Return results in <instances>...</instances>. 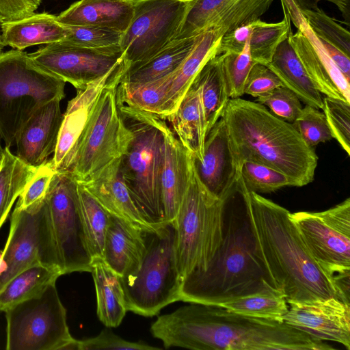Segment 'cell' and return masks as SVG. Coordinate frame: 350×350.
Segmentation results:
<instances>
[{
  "mask_svg": "<svg viewBox=\"0 0 350 350\" xmlns=\"http://www.w3.org/2000/svg\"><path fill=\"white\" fill-rule=\"evenodd\" d=\"M152 336L165 348L196 350H331L334 348L284 322L244 316L224 307L191 303L159 316Z\"/></svg>",
  "mask_w": 350,
  "mask_h": 350,
  "instance_id": "cell-1",
  "label": "cell"
},
{
  "mask_svg": "<svg viewBox=\"0 0 350 350\" xmlns=\"http://www.w3.org/2000/svg\"><path fill=\"white\" fill-rule=\"evenodd\" d=\"M242 199L239 208L228 207L226 201L221 243L204 271H193L183 280L180 301L220 306L254 294H283L268 269Z\"/></svg>",
  "mask_w": 350,
  "mask_h": 350,
  "instance_id": "cell-2",
  "label": "cell"
},
{
  "mask_svg": "<svg viewBox=\"0 0 350 350\" xmlns=\"http://www.w3.org/2000/svg\"><path fill=\"white\" fill-rule=\"evenodd\" d=\"M237 191L248 206L266 264L287 303L338 299L331 277L310 254L291 213L248 191L240 179Z\"/></svg>",
  "mask_w": 350,
  "mask_h": 350,
  "instance_id": "cell-3",
  "label": "cell"
},
{
  "mask_svg": "<svg viewBox=\"0 0 350 350\" xmlns=\"http://www.w3.org/2000/svg\"><path fill=\"white\" fill-rule=\"evenodd\" d=\"M222 118L241 166L248 161L262 163L285 174L294 187L313 180L318 157L291 123L241 98L229 99Z\"/></svg>",
  "mask_w": 350,
  "mask_h": 350,
  "instance_id": "cell-4",
  "label": "cell"
},
{
  "mask_svg": "<svg viewBox=\"0 0 350 350\" xmlns=\"http://www.w3.org/2000/svg\"><path fill=\"white\" fill-rule=\"evenodd\" d=\"M132 133L120 157L121 172L131 196L152 224H165L161 173L164 159L162 117L118 103Z\"/></svg>",
  "mask_w": 350,
  "mask_h": 350,
  "instance_id": "cell-5",
  "label": "cell"
},
{
  "mask_svg": "<svg viewBox=\"0 0 350 350\" xmlns=\"http://www.w3.org/2000/svg\"><path fill=\"white\" fill-rule=\"evenodd\" d=\"M144 250L139 262L120 277L127 310L152 317L180 301L182 280L173 221L155 231H144Z\"/></svg>",
  "mask_w": 350,
  "mask_h": 350,
  "instance_id": "cell-6",
  "label": "cell"
},
{
  "mask_svg": "<svg viewBox=\"0 0 350 350\" xmlns=\"http://www.w3.org/2000/svg\"><path fill=\"white\" fill-rule=\"evenodd\" d=\"M65 84L25 51L0 53V136L5 146L15 144L18 132L40 107L64 98Z\"/></svg>",
  "mask_w": 350,
  "mask_h": 350,
  "instance_id": "cell-7",
  "label": "cell"
},
{
  "mask_svg": "<svg viewBox=\"0 0 350 350\" xmlns=\"http://www.w3.org/2000/svg\"><path fill=\"white\" fill-rule=\"evenodd\" d=\"M225 202L203 185L193 163L189 184L174 220L182 281L193 271H204L219 248L223 237Z\"/></svg>",
  "mask_w": 350,
  "mask_h": 350,
  "instance_id": "cell-8",
  "label": "cell"
},
{
  "mask_svg": "<svg viewBox=\"0 0 350 350\" xmlns=\"http://www.w3.org/2000/svg\"><path fill=\"white\" fill-rule=\"evenodd\" d=\"M64 275L46 198L27 208L15 206L8 237L0 256V290L14 275L33 265Z\"/></svg>",
  "mask_w": 350,
  "mask_h": 350,
  "instance_id": "cell-9",
  "label": "cell"
},
{
  "mask_svg": "<svg viewBox=\"0 0 350 350\" xmlns=\"http://www.w3.org/2000/svg\"><path fill=\"white\" fill-rule=\"evenodd\" d=\"M5 313L8 350H66L75 339L55 282Z\"/></svg>",
  "mask_w": 350,
  "mask_h": 350,
  "instance_id": "cell-10",
  "label": "cell"
},
{
  "mask_svg": "<svg viewBox=\"0 0 350 350\" xmlns=\"http://www.w3.org/2000/svg\"><path fill=\"white\" fill-rule=\"evenodd\" d=\"M124 70L104 88L71 170L78 182H85L121 157L132 133L123 120L117 102V88Z\"/></svg>",
  "mask_w": 350,
  "mask_h": 350,
  "instance_id": "cell-11",
  "label": "cell"
},
{
  "mask_svg": "<svg viewBox=\"0 0 350 350\" xmlns=\"http://www.w3.org/2000/svg\"><path fill=\"white\" fill-rule=\"evenodd\" d=\"M190 0H133V15L120 46L125 71L147 62L178 31Z\"/></svg>",
  "mask_w": 350,
  "mask_h": 350,
  "instance_id": "cell-12",
  "label": "cell"
},
{
  "mask_svg": "<svg viewBox=\"0 0 350 350\" xmlns=\"http://www.w3.org/2000/svg\"><path fill=\"white\" fill-rule=\"evenodd\" d=\"M46 199L64 274L90 272L93 258L82 219L77 181L70 172H56Z\"/></svg>",
  "mask_w": 350,
  "mask_h": 350,
  "instance_id": "cell-13",
  "label": "cell"
},
{
  "mask_svg": "<svg viewBox=\"0 0 350 350\" xmlns=\"http://www.w3.org/2000/svg\"><path fill=\"white\" fill-rule=\"evenodd\" d=\"M29 55L38 66L77 90L125 68L120 44L89 48L63 40L42 46Z\"/></svg>",
  "mask_w": 350,
  "mask_h": 350,
  "instance_id": "cell-14",
  "label": "cell"
},
{
  "mask_svg": "<svg viewBox=\"0 0 350 350\" xmlns=\"http://www.w3.org/2000/svg\"><path fill=\"white\" fill-rule=\"evenodd\" d=\"M290 217L306 247L331 277L350 269V198L321 212H297Z\"/></svg>",
  "mask_w": 350,
  "mask_h": 350,
  "instance_id": "cell-15",
  "label": "cell"
},
{
  "mask_svg": "<svg viewBox=\"0 0 350 350\" xmlns=\"http://www.w3.org/2000/svg\"><path fill=\"white\" fill-rule=\"evenodd\" d=\"M281 2L284 13L297 28V32L291 35V42L312 81L326 96L350 103V81L328 57L299 10L289 0Z\"/></svg>",
  "mask_w": 350,
  "mask_h": 350,
  "instance_id": "cell-16",
  "label": "cell"
},
{
  "mask_svg": "<svg viewBox=\"0 0 350 350\" xmlns=\"http://www.w3.org/2000/svg\"><path fill=\"white\" fill-rule=\"evenodd\" d=\"M197 175L215 198L226 201L237 191L241 165L221 117L206 134L201 161L193 157Z\"/></svg>",
  "mask_w": 350,
  "mask_h": 350,
  "instance_id": "cell-17",
  "label": "cell"
},
{
  "mask_svg": "<svg viewBox=\"0 0 350 350\" xmlns=\"http://www.w3.org/2000/svg\"><path fill=\"white\" fill-rule=\"evenodd\" d=\"M122 68L77 90L63 114L55 150L51 159L57 172H71L79 150L94 113L98 100L110 79Z\"/></svg>",
  "mask_w": 350,
  "mask_h": 350,
  "instance_id": "cell-18",
  "label": "cell"
},
{
  "mask_svg": "<svg viewBox=\"0 0 350 350\" xmlns=\"http://www.w3.org/2000/svg\"><path fill=\"white\" fill-rule=\"evenodd\" d=\"M283 322L321 340L350 350V304L337 298L291 304Z\"/></svg>",
  "mask_w": 350,
  "mask_h": 350,
  "instance_id": "cell-19",
  "label": "cell"
},
{
  "mask_svg": "<svg viewBox=\"0 0 350 350\" xmlns=\"http://www.w3.org/2000/svg\"><path fill=\"white\" fill-rule=\"evenodd\" d=\"M59 99L40 107L18 132L16 157L26 164L38 167L53 154L63 120Z\"/></svg>",
  "mask_w": 350,
  "mask_h": 350,
  "instance_id": "cell-20",
  "label": "cell"
},
{
  "mask_svg": "<svg viewBox=\"0 0 350 350\" xmlns=\"http://www.w3.org/2000/svg\"><path fill=\"white\" fill-rule=\"evenodd\" d=\"M79 183L109 214L135 228L150 232L155 231L162 226L150 223L136 204L122 174L120 157L89 180Z\"/></svg>",
  "mask_w": 350,
  "mask_h": 350,
  "instance_id": "cell-21",
  "label": "cell"
},
{
  "mask_svg": "<svg viewBox=\"0 0 350 350\" xmlns=\"http://www.w3.org/2000/svg\"><path fill=\"white\" fill-rule=\"evenodd\" d=\"M164 159L161 173L162 199L165 221H173L187 190L193 154L179 141L162 118Z\"/></svg>",
  "mask_w": 350,
  "mask_h": 350,
  "instance_id": "cell-22",
  "label": "cell"
},
{
  "mask_svg": "<svg viewBox=\"0 0 350 350\" xmlns=\"http://www.w3.org/2000/svg\"><path fill=\"white\" fill-rule=\"evenodd\" d=\"M133 0H80L57 16L64 25L96 26L124 33L133 15Z\"/></svg>",
  "mask_w": 350,
  "mask_h": 350,
  "instance_id": "cell-23",
  "label": "cell"
},
{
  "mask_svg": "<svg viewBox=\"0 0 350 350\" xmlns=\"http://www.w3.org/2000/svg\"><path fill=\"white\" fill-rule=\"evenodd\" d=\"M1 36L4 46L23 51L29 46L63 40L66 29L57 21L56 15L33 12L16 20L3 21Z\"/></svg>",
  "mask_w": 350,
  "mask_h": 350,
  "instance_id": "cell-24",
  "label": "cell"
},
{
  "mask_svg": "<svg viewBox=\"0 0 350 350\" xmlns=\"http://www.w3.org/2000/svg\"><path fill=\"white\" fill-rule=\"evenodd\" d=\"M165 119L183 145L196 160L201 161L206 129L200 86L196 77L176 110Z\"/></svg>",
  "mask_w": 350,
  "mask_h": 350,
  "instance_id": "cell-25",
  "label": "cell"
},
{
  "mask_svg": "<svg viewBox=\"0 0 350 350\" xmlns=\"http://www.w3.org/2000/svg\"><path fill=\"white\" fill-rule=\"evenodd\" d=\"M144 232L111 215L103 259L120 276L139 262L145 246Z\"/></svg>",
  "mask_w": 350,
  "mask_h": 350,
  "instance_id": "cell-26",
  "label": "cell"
},
{
  "mask_svg": "<svg viewBox=\"0 0 350 350\" xmlns=\"http://www.w3.org/2000/svg\"><path fill=\"white\" fill-rule=\"evenodd\" d=\"M282 41L267 66L280 79L282 85L299 97L305 105L318 109L323 107V98L306 72L291 42V35Z\"/></svg>",
  "mask_w": 350,
  "mask_h": 350,
  "instance_id": "cell-27",
  "label": "cell"
},
{
  "mask_svg": "<svg viewBox=\"0 0 350 350\" xmlns=\"http://www.w3.org/2000/svg\"><path fill=\"white\" fill-rule=\"evenodd\" d=\"M90 272L96 289L98 319L107 327L118 326L127 311L120 275L102 258H93Z\"/></svg>",
  "mask_w": 350,
  "mask_h": 350,
  "instance_id": "cell-28",
  "label": "cell"
},
{
  "mask_svg": "<svg viewBox=\"0 0 350 350\" xmlns=\"http://www.w3.org/2000/svg\"><path fill=\"white\" fill-rule=\"evenodd\" d=\"M197 37L172 40L141 66L126 70L120 82L144 83L173 74L192 50Z\"/></svg>",
  "mask_w": 350,
  "mask_h": 350,
  "instance_id": "cell-29",
  "label": "cell"
},
{
  "mask_svg": "<svg viewBox=\"0 0 350 350\" xmlns=\"http://www.w3.org/2000/svg\"><path fill=\"white\" fill-rule=\"evenodd\" d=\"M204 109L206 134L222 117L230 99L220 55L208 60L196 77Z\"/></svg>",
  "mask_w": 350,
  "mask_h": 350,
  "instance_id": "cell-30",
  "label": "cell"
},
{
  "mask_svg": "<svg viewBox=\"0 0 350 350\" xmlns=\"http://www.w3.org/2000/svg\"><path fill=\"white\" fill-rule=\"evenodd\" d=\"M62 275L57 269L40 265L23 270L0 290V311L39 295Z\"/></svg>",
  "mask_w": 350,
  "mask_h": 350,
  "instance_id": "cell-31",
  "label": "cell"
},
{
  "mask_svg": "<svg viewBox=\"0 0 350 350\" xmlns=\"http://www.w3.org/2000/svg\"><path fill=\"white\" fill-rule=\"evenodd\" d=\"M38 167L29 165L5 146L0 165V228Z\"/></svg>",
  "mask_w": 350,
  "mask_h": 350,
  "instance_id": "cell-32",
  "label": "cell"
},
{
  "mask_svg": "<svg viewBox=\"0 0 350 350\" xmlns=\"http://www.w3.org/2000/svg\"><path fill=\"white\" fill-rule=\"evenodd\" d=\"M173 74L144 83L129 84L120 81L117 88V102L159 115L170 90Z\"/></svg>",
  "mask_w": 350,
  "mask_h": 350,
  "instance_id": "cell-33",
  "label": "cell"
},
{
  "mask_svg": "<svg viewBox=\"0 0 350 350\" xmlns=\"http://www.w3.org/2000/svg\"><path fill=\"white\" fill-rule=\"evenodd\" d=\"M80 208L88 244L92 258L103 257L109 213L77 181Z\"/></svg>",
  "mask_w": 350,
  "mask_h": 350,
  "instance_id": "cell-34",
  "label": "cell"
},
{
  "mask_svg": "<svg viewBox=\"0 0 350 350\" xmlns=\"http://www.w3.org/2000/svg\"><path fill=\"white\" fill-rule=\"evenodd\" d=\"M278 23H266L260 19L252 22V29L248 40V49L254 62L267 65L280 43L291 32L289 17L286 13Z\"/></svg>",
  "mask_w": 350,
  "mask_h": 350,
  "instance_id": "cell-35",
  "label": "cell"
},
{
  "mask_svg": "<svg viewBox=\"0 0 350 350\" xmlns=\"http://www.w3.org/2000/svg\"><path fill=\"white\" fill-rule=\"evenodd\" d=\"M282 293H258L222 304L234 312L260 319L282 323L288 308Z\"/></svg>",
  "mask_w": 350,
  "mask_h": 350,
  "instance_id": "cell-36",
  "label": "cell"
},
{
  "mask_svg": "<svg viewBox=\"0 0 350 350\" xmlns=\"http://www.w3.org/2000/svg\"><path fill=\"white\" fill-rule=\"evenodd\" d=\"M238 0H190L172 40L194 37Z\"/></svg>",
  "mask_w": 350,
  "mask_h": 350,
  "instance_id": "cell-37",
  "label": "cell"
},
{
  "mask_svg": "<svg viewBox=\"0 0 350 350\" xmlns=\"http://www.w3.org/2000/svg\"><path fill=\"white\" fill-rule=\"evenodd\" d=\"M299 11L308 27L319 39L332 44L350 57V33L347 29L317 6Z\"/></svg>",
  "mask_w": 350,
  "mask_h": 350,
  "instance_id": "cell-38",
  "label": "cell"
},
{
  "mask_svg": "<svg viewBox=\"0 0 350 350\" xmlns=\"http://www.w3.org/2000/svg\"><path fill=\"white\" fill-rule=\"evenodd\" d=\"M239 179L248 191L258 194L293 186L291 179L282 172L262 163L250 161L242 163Z\"/></svg>",
  "mask_w": 350,
  "mask_h": 350,
  "instance_id": "cell-39",
  "label": "cell"
},
{
  "mask_svg": "<svg viewBox=\"0 0 350 350\" xmlns=\"http://www.w3.org/2000/svg\"><path fill=\"white\" fill-rule=\"evenodd\" d=\"M221 66L230 98H241L247 75L256 63L252 58L248 42L239 53L226 52L220 54Z\"/></svg>",
  "mask_w": 350,
  "mask_h": 350,
  "instance_id": "cell-40",
  "label": "cell"
},
{
  "mask_svg": "<svg viewBox=\"0 0 350 350\" xmlns=\"http://www.w3.org/2000/svg\"><path fill=\"white\" fill-rule=\"evenodd\" d=\"M322 109L332 137L350 156V103L325 96Z\"/></svg>",
  "mask_w": 350,
  "mask_h": 350,
  "instance_id": "cell-41",
  "label": "cell"
},
{
  "mask_svg": "<svg viewBox=\"0 0 350 350\" xmlns=\"http://www.w3.org/2000/svg\"><path fill=\"white\" fill-rule=\"evenodd\" d=\"M306 144L314 148L319 144L329 141L332 135L323 112L306 105L295 121L291 123Z\"/></svg>",
  "mask_w": 350,
  "mask_h": 350,
  "instance_id": "cell-42",
  "label": "cell"
},
{
  "mask_svg": "<svg viewBox=\"0 0 350 350\" xmlns=\"http://www.w3.org/2000/svg\"><path fill=\"white\" fill-rule=\"evenodd\" d=\"M64 26L66 29L64 40L89 48L119 44L122 34L114 29L96 26Z\"/></svg>",
  "mask_w": 350,
  "mask_h": 350,
  "instance_id": "cell-43",
  "label": "cell"
},
{
  "mask_svg": "<svg viewBox=\"0 0 350 350\" xmlns=\"http://www.w3.org/2000/svg\"><path fill=\"white\" fill-rule=\"evenodd\" d=\"M256 101L265 106L278 118L293 123L302 109L300 99L288 88L281 85L275 88Z\"/></svg>",
  "mask_w": 350,
  "mask_h": 350,
  "instance_id": "cell-44",
  "label": "cell"
},
{
  "mask_svg": "<svg viewBox=\"0 0 350 350\" xmlns=\"http://www.w3.org/2000/svg\"><path fill=\"white\" fill-rule=\"evenodd\" d=\"M55 173L51 160L39 166L20 194L16 206L27 208L43 200Z\"/></svg>",
  "mask_w": 350,
  "mask_h": 350,
  "instance_id": "cell-45",
  "label": "cell"
},
{
  "mask_svg": "<svg viewBox=\"0 0 350 350\" xmlns=\"http://www.w3.org/2000/svg\"><path fill=\"white\" fill-rule=\"evenodd\" d=\"M98 349L152 350L161 349L141 342L127 341L109 329L103 330L95 337L81 340H77V350Z\"/></svg>",
  "mask_w": 350,
  "mask_h": 350,
  "instance_id": "cell-46",
  "label": "cell"
},
{
  "mask_svg": "<svg viewBox=\"0 0 350 350\" xmlns=\"http://www.w3.org/2000/svg\"><path fill=\"white\" fill-rule=\"evenodd\" d=\"M281 85H283L280 79L267 66L256 63L247 75L244 94L258 98Z\"/></svg>",
  "mask_w": 350,
  "mask_h": 350,
  "instance_id": "cell-47",
  "label": "cell"
},
{
  "mask_svg": "<svg viewBox=\"0 0 350 350\" xmlns=\"http://www.w3.org/2000/svg\"><path fill=\"white\" fill-rule=\"evenodd\" d=\"M252 22L243 24L225 33L220 40L219 54L226 52L242 51L248 42L252 29Z\"/></svg>",
  "mask_w": 350,
  "mask_h": 350,
  "instance_id": "cell-48",
  "label": "cell"
},
{
  "mask_svg": "<svg viewBox=\"0 0 350 350\" xmlns=\"http://www.w3.org/2000/svg\"><path fill=\"white\" fill-rule=\"evenodd\" d=\"M38 9L28 0H0V16L12 21L33 13Z\"/></svg>",
  "mask_w": 350,
  "mask_h": 350,
  "instance_id": "cell-49",
  "label": "cell"
},
{
  "mask_svg": "<svg viewBox=\"0 0 350 350\" xmlns=\"http://www.w3.org/2000/svg\"><path fill=\"white\" fill-rule=\"evenodd\" d=\"M319 40L328 57L344 76L350 81V57L332 44L321 39H319Z\"/></svg>",
  "mask_w": 350,
  "mask_h": 350,
  "instance_id": "cell-50",
  "label": "cell"
},
{
  "mask_svg": "<svg viewBox=\"0 0 350 350\" xmlns=\"http://www.w3.org/2000/svg\"><path fill=\"white\" fill-rule=\"evenodd\" d=\"M331 278L338 299L350 304V269L334 273Z\"/></svg>",
  "mask_w": 350,
  "mask_h": 350,
  "instance_id": "cell-51",
  "label": "cell"
},
{
  "mask_svg": "<svg viewBox=\"0 0 350 350\" xmlns=\"http://www.w3.org/2000/svg\"><path fill=\"white\" fill-rule=\"evenodd\" d=\"M299 10L310 9L317 6L320 1H327L334 3L341 12L347 25H349L350 0H290Z\"/></svg>",
  "mask_w": 350,
  "mask_h": 350,
  "instance_id": "cell-52",
  "label": "cell"
},
{
  "mask_svg": "<svg viewBox=\"0 0 350 350\" xmlns=\"http://www.w3.org/2000/svg\"><path fill=\"white\" fill-rule=\"evenodd\" d=\"M3 48H4V45L2 42L1 36V23H0V53L2 52V50Z\"/></svg>",
  "mask_w": 350,
  "mask_h": 350,
  "instance_id": "cell-53",
  "label": "cell"
},
{
  "mask_svg": "<svg viewBox=\"0 0 350 350\" xmlns=\"http://www.w3.org/2000/svg\"><path fill=\"white\" fill-rule=\"evenodd\" d=\"M3 151V148L1 146V138L0 136V156L2 155Z\"/></svg>",
  "mask_w": 350,
  "mask_h": 350,
  "instance_id": "cell-54",
  "label": "cell"
},
{
  "mask_svg": "<svg viewBox=\"0 0 350 350\" xmlns=\"http://www.w3.org/2000/svg\"><path fill=\"white\" fill-rule=\"evenodd\" d=\"M3 21V19L0 16V23H1Z\"/></svg>",
  "mask_w": 350,
  "mask_h": 350,
  "instance_id": "cell-55",
  "label": "cell"
},
{
  "mask_svg": "<svg viewBox=\"0 0 350 350\" xmlns=\"http://www.w3.org/2000/svg\"><path fill=\"white\" fill-rule=\"evenodd\" d=\"M1 157H2V155L0 156V165H1Z\"/></svg>",
  "mask_w": 350,
  "mask_h": 350,
  "instance_id": "cell-56",
  "label": "cell"
}]
</instances>
